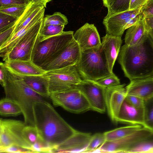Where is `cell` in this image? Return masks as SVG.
<instances>
[{"instance_id":"cell-1","label":"cell","mask_w":153,"mask_h":153,"mask_svg":"<svg viewBox=\"0 0 153 153\" xmlns=\"http://www.w3.org/2000/svg\"><path fill=\"white\" fill-rule=\"evenodd\" d=\"M33 108L39 137L54 148V151L76 131L46 101L35 102Z\"/></svg>"},{"instance_id":"cell-2","label":"cell","mask_w":153,"mask_h":153,"mask_svg":"<svg viewBox=\"0 0 153 153\" xmlns=\"http://www.w3.org/2000/svg\"><path fill=\"white\" fill-rule=\"evenodd\" d=\"M118 62L130 81L153 76V42L149 33L135 45L123 46Z\"/></svg>"},{"instance_id":"cell-3","label":"cell","mask_w":153,"mask_h":153,"mask_svg":"<svg viewBox=\"0 0 153 153\" xmlns=\"http://www.w3.org/2000/svg\"><path fill=\"white\" fill-rule=\"evenodd\" d=\"M4 68L6 83L3 88L5 97L13 100L19 105L22 110L26 125L35 126L33 104L45 100L43 97L28 85L22 76L11 71L4 64Z\"/></svg>"},{"instance_id":"cell-4","label":"cell","mask_w":153,"mask_h":153,"mask_svg":"<svg viewBox=\"0 0 153 153\" xmlns=\"http://www.w3.org/2000/svg\"><path fill=\"white\" fill-rule=\"evenodd\" d=\"M75 65L84 80L95 82L113 73L109 70L101 47L82 51L80 58Z\"/></svg>"},{"instance_id":"cell-5","label":"cell","mask_w":153,"mask_h":153,"mask_svg":"<svg viewBox=\"0 0 153 153\" xmlns=\"http://www.w3.org/2000/svg\"><path fill=\"white\" fill-rule=\"evenodd\" d=\"M74 32L62 33L43 40H38L33 53L32 61L41 68L56 58L74 38Z\"/></svg>"},{"instance_id":"cell-6","label":"cell","mask_w":153,"mask_h":153,"mask_svg":"<svg viewBox=\"0 0 153 153\" xmlns=\"http://www.w3.org/2000/svg\"><path fill=\"white\" fill-rule=\"evenodd\" d=\"M44 16L28 30L12 48L4 61L13 60H32L33 53L38 40Z\"/></svg>"},{"instance_id":"cell-7","label":"cell","mask_w":153,"mask_h":153,"mask_svg":"<svg viewBox=\"0 0 153 153\" xmlns=\"http://www.w3.org/2000/svg\"><path fill=\"white\" fill-rule=\"evenodd\" d=\"M50 95L75 87L82 81L75 65L47 71Z\"/></svg>"},{"instance_id":"cell-8","label":"cell","mask_w":153,"mask_h":153,"mask_svg":"<svg viewBox=\"0 0 153 153\" xmlns=\"http://www.w3.org/2000/svg\"><path fill=\"white\" fill-rule=\"evenodd\" d=\"M26 125L20 120L0 119V149L15 145L30 149L22 135Z\"/></svg>"},{"instance_id":"cell-9","label":"cell","mask_w":153,"mask_h":153,"mask_svg":"<svg viewBox=\"0 0 153 153\" xmlns=\"http://www.w3.org/2000/svg\"><path fill=\"white\" fill-rule=\"evenodd\" d=\"M53 104L72 113H79L85 110L87 100L81 91L75 87L68 90L50 95Z\"/></svg>"},{"instance_id":"cell-10","label":"cell","mask_w":153,"mask_h":153,"mask_svg":"<svg viewBox=\"0 0 153 153\" xmlns=\"http://www.w3.org/2000/svg\"><path fill=\"white\" fill-rule=\"evenodd\" d=\"M153 133V131L143 127L123 137L113 140H106L98 149L102 153H126L133 146Z\"/></svg>"},{"instance_id":"cell-11","label":"cell","mask_w":153,"mask_h":153,"mask_svg":"<svg viewBox=\"0 0 153 153\" xmlns=\"http://www.w3.org/2000/svg\"><path fill=\"white\" fill-rule=\"evenodd\" d=\"M75 87L86 97L90 104L91 110L101 113L105 111V88L94 82L83 79Z\"/></svg>"},{"instance_id":"cell-12","label":"cell","mask_w":153,"mask_h":153,"mask_svg":"<svg viewBox=\"0 0 153 153\" xmlns=\"http://www.w3.org/2000/svg\"><path fill=\"white\" fill-rule=\"evenodd\" d=\"M81 53L79 44L73 38L59 55L42 68L47 71L76 65Z\"/></svg>"},{"instance_id":"cell-13","label":"cell","mask_w":153,"mask_h":153,"mask_svg":"<svg viewBox=\"0 0 153 153\" xmlns=\"http://www.w3.org/2000/svg\"><path fill=\"white\" fill-rule=\"evenodd\" d=\"M141 9L128 10L105 16L103 24L106 33L115 36H122L130 20L141 12Z\"/></svg>"},{"instance_id":"cell-14","label":"cell","mask_w":153,"mask_h":153,"mask_svg":"<svg viewBox=\"0 0 153 153\" xmlns=\"http://www.w3.org/2000/svg\"><path fill=\"white\" fill-rule=\"evenodd\" d=\"M125 85L105 88V101L108 113L111 120L117 123L118 114L126 95Z\"/></svg>"},{"instance_id":"cell-15","label":"cell","mask_w":153,"mask_h":153,"mask_svg":"<svg viewBox=\"0 0 153 153\" xmlns=\"http://www.w3.org/2000/svg\"><path fill=\"white\" fill-rule=\"evenodd\" d=\"M81 51L99 48L101 42L97 29L93 24L85 23L74 34Z\"/></svg>"},{"instance_id":"cell-16","label":"cell","mask_w":153,"mask_h":153,"mask_svg":"<svg viewBox=\"0 0 153 153\" xmlns=\"http://www.w3.org/2000/svg\"><path fill=\"white\" fill-rule=\"evenodd\" d=\"M92 135L76 131L72 136L58 146L53 153H85Z\"/></svg>"},{"instance_id":"cell-17","label":"cell","mask_w":153,"mask_h":153,"mask_svg":"<svg viewBox=\"0 0 153 153\" xmlns=\"http://www.w3.org/2000/svg\"><path fill=\"white\" fill-rule=\"evenodd\" d=\"M102 39L101 48L104 54L109 70L112 73L113 68L122 42L121 36L106 33Z\"/></svg>"},{"instance_id":"cell-18","label":"cell","mask_w":153,"mask_h":153,"mask_svg":"<svg viewBox=\"0 0 153 153\" xmlns=\"http://www.w3.org/2000/svg\"><path fill=\"white\" fill-rule=\"evenodd\" d=\"M4 63L9 70L21 76L42 75L47 72L32 60H13L4 61Z\"/></svg>"},{"instance_id":"cell-19","label":"cell","mask_w":153,"mask_h":153,"mask_svg":"<svg viewBox=\"0 0 153 153\" xmlns=\"http://www.w3.org/2000/svg\"><path fill=\"white\" fill-rule=\"evenodd\" d=\"M121 122L131 124H138L145 126L143 108L133 106L125 99L121 107L117 123Z\"/></svg>"},{"instance_id":"cell-20","label":"cell","mask_w":153,"mask_h":153,"mask_svg":"<svg viewBox=\"0 0 153 153\" xmlns=\"http://www.w3.org/2000/svg\"><path fill=\"white\" fill-rule=\"evenodd\" d=\"M126 88V94L148 99L153 96V76L132 80Z\"/></svg>"},{"instance_id":"cell-21","label":"cell","mask_w":153,"mask_h":153,"mask_svg":"<svg viewBox=\"0 0 153 153\" xmlns=\"http://www.w3.org/2000/svg\"><path fill=\"white\" fill-rule=\"evenodd\" d=\"M22 76L25 83L33 91L43 97H49L48 79L46 74L42 75Z\"/></svg>"},{"instance_id":"cell-22","label":"cell","mask_w":153,"mask_h":153,"mask_svg":"<svg viewBox=\"0 0 153 153\" xmlns=\"http://www.w3.org/2000/svg\"><path fill=\"white\" fill-rule=\"evenodd\" d=\"M147 33L143 18L127 29L125 38V44L130 46L135 45Z\"/></svg>"},{"instance_id":"cell-23","label":"cell","mask_w":153,"mask_h":153,"mask_svg":"<svg viewBox=\"0 0 153 153\" xmlns=\"http://www.w3.org/2000/svg\"><path fill=\"white\" fill-rule=\"evenodd\" d=\"M138 124H131L121 127L104 133L106 141L117 140L127 136L142 128Z\"/></svg>"},{"instance_id":"cell-24","label":"cell","mask_w":153,"mask_h":153,"mask_svg":"<svg viewBox=\"0 0 153 153\" xmlns=\"http://www.w3.org/2000/svg\"><path fill=\"white\" fill-rule=\"evenodd\" d=\"M22 114L19 105L13 100L7 98L0 101V114L4 116H15Z\"/></svg>"},{"instance_id":"cell-25","label":"cell","mask_w":153,"mask_h":153,"mask_svg":"<svg viewBox=\"0 0 153 153\" xmlns=\"http://www.w3.org/2000/svg\"><path fill=\"white\" fill-rule=\"evenodd\" d=\"M126 153H153V133L133 146Z\"/></svg>"},{"instance_id":"cell-26","label":"cell","mask_w":153,"mask_h":153,"mask_svg":"<svg viewBox=\"0 0 153 153\" xmlns=\"http://www.w3.org/2000/svg\"><path fill=\"white\" fill-rule=\"evenodd\" d=\"M65 26L62 25H42L39 34V40L42 41L62 33L63 31Z\"/></svg>"},{"instance_id":"cell-27","label":"cell","mask_w":153,"mask_h":153,"mask_svg":"<svg viewBox=\"0 0 153 153\" xmlns=\"http://www.w3.org/2000/svg\"><path fill=\"white\" fill-rule=\"evenodd\" d=\"M130 0H114L107 7L108 13L105 16L129 10Z\"/></svg>"},{"instance_id":"cell-28","label":"cell","mask_w":153,"mask_h":153,"mask_svg":"<svg viewBox=\"0 0 153 153\" xmlns=\"http://www.w3.org/2000/svg\"><path fill=\"white\" fill-rule=\"evenodd\" d=\"M68 23L67 17L60 12H56L52 15H46L44 17L43 25H55L65 26Z\"/></svg>"},{"instance_id":"cell-29","label":"cell","mask_w":153,"mask_h":153,"mask_svg":"<svg viewBox=\"0 0 153 153\" xmlns=\"http://www.w3.org/2000/svg\"><path fill=\"white\" fill-rule=\"evenodd\" d=\"M145 127L153 131V96L144 100Z\"/></svg>"},{"instance_id":"cell-30","label":"cell","mask_w":153,"mask_h":153,"mask_svg":"<svg viewBox=\"0 0 153 153\" xmlns=\"http://www.w3.org/2000/svg\"><path fill=\"white\" fill-rule=\"evenodd\" d=\"M22 135L24 139L30 147L40 138L38 131L35 126L26 125L23 128Z\"/></svg>"},{"instance_id":"cell-31","label":"cell","mask_w":153,"mask_h":153,"mask_svg":"<svg viewBox=\"0 0 153 153\" xmlns=\"http://www.w3.org/2000/svg\"><path fill=\"white\" fill-rule=\"evenodd\" d=\"M106 141L104 133H97L92 135L85 153L95 152Z\"/></svg>"},{"instance_id":"cell-32","label":"cell","mask_w":153,"mask_h":153,"mask_svg":"<svg viewBox=\"0 0 153 153\" xmlns=\"http://www.w3.org/2000/svg\"><path fill=\"white\" fill-rule=\"evenodd\" d=\"M29 4L0 7V12L19 18L23 14Z\"/></svg>"},{"instance_id":"cell-33","label":"cell","mask_w":153,"mask_h":153,"mask_svg":"<svg viewBox=\"0 0 153 153\" xmlns=\"http://www.w3.org/2000/svg\"><path fill=\"white\" fill-rule=\"evenodd\" d=\"M94 82L105 88L120 84V79L114 73L110 75L100 79Z\"/></svg>"},{"instance_id":"cell-34","label":"cell","mask_w":153,"mask_h":153,"mask_svg":"<svg viewBox=\"0 0 153 153\" xmlns=\"http://www.w3.org/2000/svg\"><path fill=\"white\" fill-rule=\"evenodd\" d=\"M33 153H53L54 148L40 138L30 149Z\"/></svg>"},{"instance_id":"cell-35","label":"cell","mask_w":153,"mask_h":153,"mask_svg":"<svg viewBox=\"0 0 153 153\" xmlns=\"http://www.w3.org/2000/svg\"><path fill=\"white\" fill-rule=\"evenodd\" d=\"M19 18L0 12V33L13 25Z\"/></svg>"},{"instance_id":"cell-36","label":"cell","mask_w":153,"mask_h":153,"mask_svg":"<svg viewBox=\"0 0 153 153\" xmlns=\"http://www.w3.org/2000/svg\"><path fill=\"white\" fill-rule=\"evenodd\" d=\"M0 152L10 153H33L32 150L29 149L15 145L0 149Z\"/></svg>"},{"instance_id":"cell-37","label":"cell","mask_w":153,"mask_h":153,"mask_svg":"<svg viewBox=\"0 0 153 153\" xmlns=\"http://www.w3.org/2000/svg\"><path fill=\"white\" fill-rule=\"evenodd\" d=\"M126 99L130 104L138 108H143L144 100L137 97L126 94Z\"/></svg>"},{"instance_id":"cell-38","label":"cell","mask_w":153,"mask_h":153,"mask_svg":"<svg viewBox=\"0 0 153 153\" xmlns=\"http://www.w3.org/2000/svg\"><path fill=\"white\" fill-rule=\"evenodd\" d=\"M30 0H0V7L22 5H28Z\"/></svg>"},{"instance_id":"cell-39","label":"cell","mask_w":153,"mask_h":153,"mask_svg":"<svg viewBox=\"0 0 153 153\" xmlns=\"http://www.w3.org/2000/svg\"><path fill=\"white\" fill-rule=\"evenodd\" d=\"M16 22L8 29L0 33V46L4 44L11 36L15 29Z\"/></svg>"},{"instance_id":"cell-40","label":"cell","mask_w":153,"mask_h":153,"mask_svg":"<svg viewBox=\"0 0 153 153\" xmlns=\"http://www.w3.org/2000/svg\"><path fill=\"white\" fill-rule=\"evenodd\" d=\"M143 18L153 16V0H150L141 9Z\"/></svg>"},{"instance_id":"cell-41","label":"cell","mask_w":153,"mask_h":153,"mask_svg":"<svg viewBox=\"0 0 153 153\" xmlns=\"http://www.w3.org/2000/svg\"><path fill=\"white\" fill-rule=\"evenodd\" d=\"M149 0H130L129 10H134L142 9Z\"/></svg>"},{"instance_id":"cell-42","label":"cell","mask_w":153,"mask_h":153,"mask_svg":"<svg viewBox=\"0 0 153 153\" xmlns=\"http://www.w3.org/2000/svg\"><path fill=\"white\" fill-rule=\"evenodd\" d=\"M146 28L147 32L153 29V16L143 18Z\"/></svg>"},{"instance_id":"cell-43","label":"cell","mask_w":153,"mask_h":153,"mask_svg":"<svg viewBox=\"0 0 153 153\" xmlns=\"http://www.w3.org/2000/svg\"><path fill=\"white\" fill-rule=\"evenodd\" d=\"M0 83L4 87L5 85V75L4 70V62L0 63Z\"/></svg>"},{"instance_id":"cell-44","label":"cell","mask_w":153,"mask_h":153,"mask_svg":"<svg viewBox=\"0 0 153 153\" xmlns=\"http://www.w3.org/2000/svg\"><path fill=\"white\" fill-rule=\"evenodd\" d=\"M35 3H39L44 6L45 8L46 7L47 3L52 0H30Z\"/></svg>"},{"instance_id":"cell-45","label":"cell","mask_w":153,"mask_h":153,"mask_svg":"<svg viewBox=\"0 0 153 153\" xmlns=\"http://www.w3.org/2000/svg\"><path fill=\"white\" fill-rule=\"evenodd\" d=\"M103 5L107 7L114 0H102Z\"/></svg>"},{"instance_id":"cell-46","label":"cell","mask_w":153,"mask_h":153,"mask_svg":"<svg viewBox=\"0 0 153 153\" xmlns=\"http://www.w3.org/2000/svg\"><path fill=\"white\" fill-rule=\"evenodd\" d=\"M148 33L153 42V29L150 30Z\"/></svg>"}]
</instances>
